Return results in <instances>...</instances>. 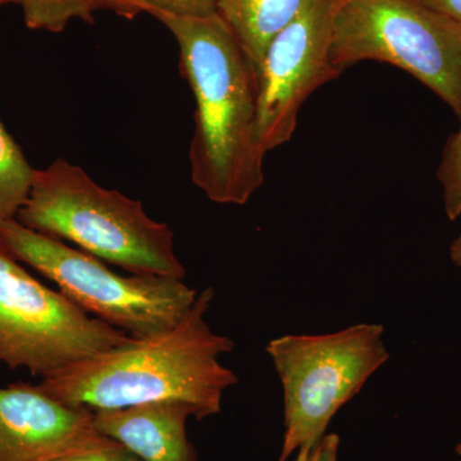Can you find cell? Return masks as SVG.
I'll list each match as a JSON object with an SVG mask.
<instances>
[{"label": "cell", "mask_w": 461, "mask_h": 461, "mask_svg": "<svg viewBox=\"0 0 461 461\" xmlns=\"http://www.w3.org/2000/svg\"><path fill=\"white\" fill-rule=\"evenodd\" d=\"M153 17L175 36L195 98L191 180L217 204L245 205L264 182L256 67L218 14Z\"/></svg>", "instance_id": "1"}, {"label": "cell", "mask_w": 461, "mask_h": 461, "mask_svg": "<svg viewBox=\"0 0 461 461\" xmlns=\"http://www.w3.org/2000/svg\"><path fill=\"white\" fill-rule=\"evenodd\" d=\"M214 295L213 288H205L172 329L71 364L39 386L60 402L93 411L175 402L189 406L199 420L218 414L224 391L239 378L220 362L235 344L214 333L205 320Z\"/></svg>", "instance_id": "2"}, {"label": "cell", "mask_w": 461, "mask_h": 461, "mask_svg": "<svg viewBox=\"0 0 461 461\" xmlns=\"http://www.w3.org/2000/svg\"><path fill=\"white\" fill-rule=\"evenodd\" d=\"M16 220L133 275L186 277L168 224L149 217L138 200L99 186L81 167L62 158L35 169Z\"/></svg>", "instance_id": "3"}, {"label": "cell", "mask_w": 461, "mask_h": 461, "mask_svg": "<svg viewBox=\"0 0 461 461\" xmlns=\"http://www.w3.org/2000/svg\"><path fill=\"white\" fill-rule=\"evenodd\" d=\"M0 240L18 262L53 281L78 308L133 339L172 329L198 296L178 278L118 275L98 258L36 232L16 218L0 221Z\"/></svg>", "instance_id": "4"}, {"label": "cell", "mask_w": 461, "mask_h": 461, "mask_svg": "<svg viewBox=\"0 0 461 461\" xmlns=\"http://www.w3.org/2000/svg\"><path fill=\"white\" fill-rule=\"evenodd\" d=\"M382 324L323 335H286L266 346L284 387L285 436L278 461L312 453L339 409L390 359Z\"/></svg>", "instance_id": "5"}, {"label": "cell", "mask_w": 461, "mask_h": 461, "mask_svg": "<svg viewBox=\"0 0 461 461\" xmlns=\"http://www.w3.org/2000/svg\"><path fill=\"white\" fill-rule=\"evenodd\" d=\"M414 76L461 118V23L417 0H339L330 63L341 74L364 62Z\"/></svg>", "instance_id": "6"}, {"label": "cell", "mask_w": 461, "mask_h": 461, "mask_svg": "<svg viewBox=\"0 0 461 461\" xmlns=\"http://www.w3.org/2000/svg\"><path fill=\"white\" fill-rule=\"evenodd\" d=\"M131 339L35 280L0 240V362L44 378Z\"/></svg>", "instance_id": "7"}, {"label": "cell", "mask_w": 461, "mask_h": 461, "mask_svg": "<svg viewBox=\"0 0 461 461\" xmlns=\"http://www.w3.org/2000/svg\"><path fill=\"white\" fill-rule=\"evenodd\" d=\"M339 0H309L257 67V138L264 153L291 140L306 99L339 74L330 63Z\"/></svg>", "instance_id": "8"}, {"label": "cell", "mask_w": 461, "mask_h": 461, "mask_svg": "<svg viewBox=\"0 0 461 461\" xmlns=\"http://www.w3.org/2000/svg\"><path fill=\"white\" fill-rule=\"evenodd\" d=\"M94 411L69 405L41 386L0 387V461H45L104 438Z\"/></svg>", "instance_id": "9"}, {"label": "cell", "mask_w": 461, "mask_h": 461, "mask_svg": "<svg viewBox=\"0 0 461 461\" xmlns=\"http://www.w3.org/2000/svg\"><path fill=\"white\" fill-rule=\"evenodd\" d=\"M190 417L185 403L150 402L94 411V426L141 461H196L186 433Z\"/></svg>", "instance_id": "10"}, {"label": "cell", "mask_w": 461, "mask_h": 461, "mask_svg": "<svg viewBox=\"0 0 461 461\" xmlns=\"http://www.w3.org/2000/svg\"><path fill=\"white\" fill-rule=\"evenodd\" d=\"M309 0H217V14L230 27L254 67L273 39L293 23Z\"/></svg>", "instance_id": "11"}, {"label": "cell", "mask_w": 461, "mask_h": 461, "mask_svg": "<svg viewBox=\"0 0 461 461\" xmlns=\"http://www.w3.org/2000/svg\"><path fill=\"white\" fill-rule=\"evenodd\" d=\"M33 172L0 120V221L16 218L32 189Z\"/></svg>", "instance_id": "12"}, {"label": "cell", "mask_w": 461, "mask_h": 461, "mask_svg": "<svg viewBox=\"0 0 461 461\" xmlns=\"http://www.w3.org/2000/svg\"><path fill=\"white\" fill-rule=\"evenodd\" d=\"M23 20L32 30L62 32L71 21L91 23L96 9L94 0H16Z\"/></svg>", "instance_id": "13"}, {"label": "cell", "mask_w": 461, "mask_h": 461, "mask_svg": "<svg viewBox=\"0 0 461 461\" xmlns=\"http://www.w3.org/2000/svg\"><path fill=\"white\" fill-rule=\"evenodd\" d=\"M96 9H108L132 20L140 14L209 17L217 14V0H94Z\"/></svg>", "instance_id": "14"}, {"label": "cell", "mask_w": 461, "mask_h": 461, "mask_svg": "<svg viewBox=\"0 0 461 461\" xmlns=\"http://www.w3.org/2000/svg\"><path fill=\"white\" fill-rule=\"evenodd\" d=\"M438 180L444 190L446 214L448 220L456 221L461 215V127L446 144Z\"/></svg>", "instance_id": "15"}, {"label": "cell", "mask_w": 461, "mask_h": 461, "mask_svg": "<svg viewBox=\"0 0 461 461\" xmlns=\"http://www.w3.org/2000/svg\"><path fill=\"white\" fill-rule=\"evenodd\" d=\"M45 461H141L120 442L104 437L95 444L85 446L69 453L58 455Z\"/></svg>", "instance_id": "16"}, {"label": "cell", "mask_w": 461, "mask_h": 461, "mask_svg": "<svg viewBox=\"0 0 461 461\" xmlns=\"http://www.w3.org/2000/svg\"><path fill=\"white\" fill-rule=\"evenodd\" d=\"M339 437L335 433L326 435L312 451L311 461H338Z\"/></svg>", "instance_id": "17"}, {"label": "cell", "mask_w": 461, "mask_h": 461, "mask_svg": "<svg viewBox=\"0 0 461 461\" xmlns=\"http://www.w3.org/2000/svg\"><path fill=\"white\" fill-rule=\"evenodd\" d=\"M417 2L442 16L461 23V0H417Z\"/></svg>", "instance_id": "18"}, {"label": "cell", "mask_w": 461, "mask_h": 461, "mask_svg": "<svg viewBox=\"0 0 461 461\" xmlns=\"http://www.w3.org/2000/svg\"><path fill=\"white\" fill-rule=\"evenodd\" d=\"M450 257L455 266L460 267L461 268V233L454 240L453 244H451Z\"/></svg>", "instance_id": "19"}, {"label": "cell", "mask_w": 461, "mask_h": 461, "mask_svg": "<svg viewBox=\"0 0 461 461\" xmlns=\"http://www.w3.org/2000/svg\"><path fill=\"white\" fill-rule=\"evenodd\" d=\"M311 455L312 453H306V451H299L296 461H311Z\"/></svg>", "instance_id": "20"}, {"label": "cell", "mask_w": 461, "mask_h": 461, "mask_svg": "<svg viewBox=\"0 0 461 461\" xmlns=\"http://www.w3.org/2000/svg\"><path fill=\"white\" fill-rule=\"evenodd\" d=\"M11 3H16V0H0V7L5 5H11Z\"/></svg>", "instance_id": "21"}, {"label": "cell", "mask_w": 461, "mask_h": 461, "mask_svg": "<svg viewBox=\"0 0 461 461\" xmlns=\"http://www.w3.org/2000/svg\"><path fill=\"white\" fill-rule=\"evenodd\" d=\"M455 451H456L457 456L461 457V442L459 445L456 446V448H455Z\"/></svg>", "instance_id": "22"}]
</instances>
